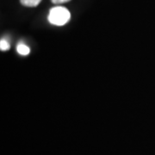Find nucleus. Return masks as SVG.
Instances as JSON below:
<instances>
[{"mask_svg": "<svg viewBox=\"0 0 155 155\" xmlns=\"http://www.w3.org/2000/svg\"><path fill=\"white\" fill-rule=\"evenodd\" d=\"M54 4H64V3H67L69 2L71 0H51Z\"/></svg>", "mask_w": 155, "mask_h": 155, "instance_id": "nucleus-5", "label": "nucleus"}, {"mask_svg": "<svg viewBox=\"0 0 155 155\" xmlns=\"http://www.w3.org/2000/svg\"><path fill=\"white\" fill-rule=\"evenodd\" d=\"M11 44L6 39H1L0 41V49L1 51H7L10 49Z\"/></svg>", "mask_w": 155, "mask_h": 155, "instance_id": "nucleus-4", "label": "nucleus"}, {"mask_svg": "<svg viewBox=\"0 0 155 155\" xmlns=\"http://www.w3.org/2000/svg\"><path fill=\"white\" fill-rule=\"evenodd\" d=\"M41 0H20L22 5L27 7H35L41 3Z\"/></svg>", "mask_w": 155, "mask_h": 155, "instance_id": "nucleus-3", "label": "nucleus"}, {"mask_svg": "<svg viewBox=\"0 0 155 155\" xmlns=\"http://www.w3.org/2000/svg\"><path fill=\"white\" fill-rule=\"evenodd\" d=\"M17 53L20 54V55L25 56L28 55V54L30 53V49L27 45H25L22 42H19L17 46Z\"/></svg>", "mask_w": 155, "mask_h": 155, "instance_id": "nucleus-2", "label": "nucleus"}, {"mask_svg": "<svg viewBox=\"0 0 155 155\" xmlns=\"http://www.w3.org/2000/svg\"><path fill=\"white\" fill-rule=\"evenodd\" d=\"M71 18V13L67 8L62 6H57L52 8L48 14V22L55 26H63L69 22Z\"/></svg>", "mask_w": 155, "mask_h": 155, "instance_id": "nucleus-1", "label": "nucleus"}]
</instances>
